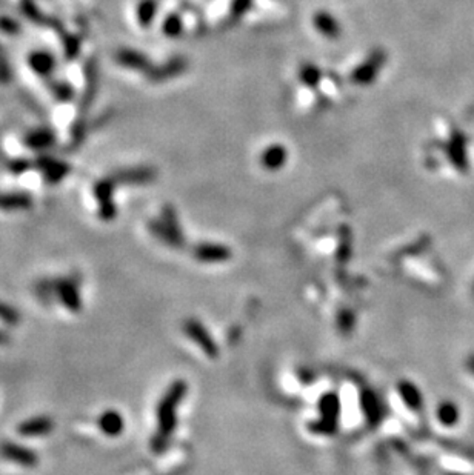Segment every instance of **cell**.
Masks as SVG:
<instances>
[{"mask_svg":"<svg viewBox=\"0 0 474 475\" xmlns=\"http://www.w3.org/2000/svg\"><path fill=\"white\" fill-rule=\"evenodd\" d=\"M62 45H63V56L66 61H74L80 54V48H82V39L79 34H70L66 33L62 37Z\"/></svg>","mask_w":474,"mask_h":475,"instance_id":"21","label":"cell"},{"mask_svg":"<svg viewBox=\"0 0 474 475\" xmlns=\"http://www.w3.org/2000/svg\"><path fill=\"white\" fill-rule=\"evenodd\" d=\"M54 281V295L62 303V306L71 313H79L82 309V297H80L79 281L72 277H61Z\"/></svg>","mask_w":474,"mask_h":475,"instance_id":"5","label":"cell"},{"mask_svg":"<svg viewBox=\"0 0 474 475\" xmlns=\"http://www.w3.org/2000/svg\"><path fill=\"white\" fill-rule=\"evenodd\" d=\"M13 79V70L6 49L0 45V85L10 84Z\"/></svg>","mask_w":474,"mask_h":475,"instance_id":"26","label":"cell"},{"mask_svg":"<svg viewBox=\"0 0 474 475\" xmlns=\"http://www.w3.org/2000/svg\"><path fill=\"white\" fill-rule=\"evenodd\" d=\"M397 389H399V394H401L402 400L406 403V406L411 407V410H414V411L420 410L422 394L416 386L410 382H402L401 384L397 386Z\"/></svg>","mask_w":474,"mask_h":475,"instance_id":"20","label":"cell"},{"mask_svg":"<svg viewBox=\"0 0 474 475\" xmlns=\"http://www.w3.org/2000/svg\"><path fill=\"white\" fill-rule=\"evenodd\" d=\"M48 88L57 100L71 102L74 99V88L66 80H48Z\"/></svg>","mask_w":474,"mask_h":475,"instance_id":"22","label":"cell"},{"mask_svg":"<svg viewBox=\"0 0 474 475\" xmlns=\"http://www.w3.org/2000/svg\"><path fill=\"white\" fill-rule=\"evenodd\" d=\"M185 394H187V383L177 380L169 386L164 397L160 398L158 411H155V415H158V433L154 434L151 440V449L154 452H164L168 448L169 440H171V435L177 426V407H179Z\"/></svg>","mask_w":474,"mask_h":475,"instance_id":"1","label":"cell"},{"mask_svg":"<svg viewBox=\"0 0 474 475\" xmlns=\"http://www.w3.org/2000/svg\"><path fill=\"white\" fill-rule=\"evenodd\" d=\"M99 428L105 435L116 437V435H121L123 433L125 421H123V417L121 415V412H117L114 410H108V411L100 414Z\"/></svg>","mask_w":474,"mask_h":475,"instance_id":"19","label":"cell"},{"mask_svg":"<svg viewBox=\"0 0 474 475\" xmlns=\"http://www.w3.org/2000/svg\"><path fill=\"white\" fill-rule=\"evenodd\" d=\"M54 429V423L47 415H37V417L28 419L20 423L17 433L24 437H40L48 435Z\"/></svg>","mask_w":474,"mask_h":475,"instance_id":"15","label":"cell"},{"mask_svg":"<svg viewBox=\"0 0 474 475\" xmlns=\"http://www.w3.org/2000/svg\"><path fill=\"white\" fill-rule=\"evenodd\" d=\"M113 180L118 185H145L154 179V169L137 166V168H125L117 169L113 174Z\"/></svg>","mask_w":474,"mask_h":475,"instance_id":"11","label":"cell"},{"mask_svg":"<svg viewBox=\"0 0 474 475\" xmlns=\"http://www.w3.org/2000/svg\"><path fill=\"white\" fill-rule=\"evenodd\" d=\"M20 10H22V13H24V16L31 20L33 24L54 29L59 36H62L66 33L62 22L54 19V17H49V16H47V14H43L42 10H39V6H37L34 0H20Z\"/></svg>","mask_w":474,"mask_h":475,"instance_id":"10","label":"cell"},{"mask_svg":"<svg viewBox=\"0 0 474 475\" xmlns=\"http://www.w3.org/2000/svg\"><path fill=\"white\" fill-rule=\"evenodd\" d=\"M150 229H151V233L158 237V239L165 242L167 244H169V247L181 248L183 244V235L181 233L176 214L171 208H165L164 212H162L160 220L151 221Z\"/></svg>","mask_w":474,"mask_h":475,"instance_id":"2","label":"cell"},{"mask_svg":"<svg viewBox=\"0 0 474 475\" xmlns=\"http://www.w3.org/2000/svg\"><path fill=\"white\" fill-rule=\"evenodd\" d=\"M116 61L118 65H122L123 68H128V70H135V71L146 72V74H150L153 71L150 61H148L142 53H139V51L131 49V48L118 49L116 54Z\"/></svg>","mask_w":474,"mask_h":475,"instance_id":"12","label":"cell"},{"mask_svg":"<svg viewBox=\"0 0 474 475\" xmlns=\"http://www.w3.org/2000/svg\"><path fill=\"white\" fill-rule=\"evenodd\" d=\"M438 419L447 426H453L459 420V410L453 402H443L438 407Z\"/></svg>","mask_w":474,"mask_h":475,"instance_id":"23","label":"cell"},{"mask_svg":"<svg viewBox=\"0 0 474 475\" xmlns=\"http://www.w3.org/2000/svg\"><path fill=\"white\" fill-rule=\"evenodd\" d=\"M56 143L54 132L48 128H36L26 132L24 137V145L29 150L34 151H45Z\"/></svg>","mask_w":474,"mask_h":475,"instance_id":"16","label":"cell"},{"mask_svg":"<svg viewBox=\"0 0 474 475\" xmlns=\"http://www.w3.org/2000/svg\"><path fill=\"white\" fill-rule=\"evenodd\" d=\"M116 188L117 183L111 176L105 177V179H100L94 185V197L99 206V217L105 221L114 220L117 215V208L114 203Z\"/></svg>","mask_w":474,"mask_h":475,"instance_id":"4","label":"cell"},{"mask_svg":"<svg viewBox=\"0 0 474 475\" xmlns=\"http://www.w3.org/2000/svg\"><path fill=\"white\" fill-rule=\"evenodd\" d=\"M466 368H468L470 373L474 375V355H471L468 361H466Z\"/></svg>","mask_w":474,"mask_h":475,"instance_id":"30","label":"cell"},{"mask_svg":"<svg viewBox=\"0 0 474 475\" xmlns=\"http://www.w3.org/2000/svg\"><path fill=\"white\" fill-rule=\"evenodd\" d=\"M99 63L95 61V57H90L85 63V86L82 100H80V109L77 114L79 117H85L88 109L94 103L95 95H98L99 91Z\"/></svg>","mask_w":474,"mask_h":475,"instance_id":"6","label":"cell"},{"mask_svg":"<svg viewBox=\"0 0 474 475\" xmlns=\"http://www.w3.org/2000/svg\"><path fill=\"white\" fill-rule=\"evenodd\" d=\"M194 257L201 262H225L231 257V251L227 247H222V244H214V243H202L196 247L194 249Z\"/></svg>","mask_w":474,"mask_h":475,"instance_id":"17","label":"cell"},{"mask_svg":"<svg viewBox=\"0 0 474 475\" xmlns=\"http://www.w3.org/2000/svg\"><path fill=\"white\" fill-rule=\"evenodd\" d=\"M36 294L43 303H49L54 299V281L53 280H40L36 285Z\"/></svg>","mask_w":474,"mask_h":475,"instance_id":"27","label":"cell"},{"mask_svg":"<svg viewBox=\"0 0 474 475\" xmlns=\"http://www.w3.org/2000/svg\"><path fill=\"white\" fill-rule=\"evenodd\" d=\"M319 410H321V420L311 425V430H314V433L317 434H325V435L335 434L337 428L339 411H340L339 397L336 394H332V392H330V394H325L321 398Z\"/></svg>","mask_w":474,"mask_h":475,"instance_id":"3","label":"cell"},{"mask_svg":"<svg viewBox=\"0 0 474 475\" xmlns=\"http://www.w3.org/2000/svg\"><path fill=\"white\" fill-rule=\"evenodd\" d=\"M362 410L365 412V417L369 421V425H377L383 419V406L379 398L376 394H373L372 391H364L360 398Z\"/></svg>","mask_w":474,"mask_h":475,"instance_id":"18","label":"cell"},{"mask_svg":"<svg viewBox=\"0 0 474 475\" xmlns=\"http://www.w3.org/2000/svg\"><path fill=\"white\" fill-rule=\"evenodd\" d=\"M28 65L31 66V70L40 76L42 79H49L56 71V57L49 53V51H34L28 57Z\"/></svg>","mask_w":474,"mask_h":475,"instance_id":"14","label":"cell"},{"mask_svg":"<svg viewBox=\"0 0 474 475\" xmlns=\"http://www.w3.org/2000/svg\"><path fill=\"white\" fill-rule=\"evenodd\" d=\"M6 166H8L10 173H13L14 176H22L26 171L34 169V162L29 159H11L6 162Z\"/></svg>","mask_w":474,"mask_h":475,"instance_id":"28","label":"cell"},{"mask_svg":"<svg viewBox=\"0 0 474 475\" xmlns=\"http://www.w3.org/2000/svg\"><path fill=\"white\" fill-rule=\"evenodd\" d=\"M0 31L8 36H17L22 31V26L16 19L10 16H0Z\"/></svg>","mask_w":474,"mask_h":475,"instance_id":"29","label":"cell"},{"mask_svg":"<svg viewBox=\"0 0 474 475\" xmlns=\"http://www.w3.org/2000/svg\"><path fill=\"white\" fill-rule=\"evenodd\" d=\"M183 331L191 340H194V343L201 348V350L206 355H208V357H211V359L217 357V352H219L217 346H216V343H214V340L211 338L210 332L206 331V328L201 322L194 320V318H190V320L185 322Z\"/></svg>","mask_w":474,"mask_h":475,"instance_id":"8","label":"cell"},{"mask_svg":"<svg viewBox=\"0 0 474 475\" xmlns=\"http://www.w3.org/2000/svg\"><path fill=\"white\" fill-rule=\"evenodd\" d=\"M34 162V169L42 173L43 179L49 185L61 183L70 174L71 166L66 162L51 157V155H39Z\"/></svg>","mask_w":474,"mask_h":475,"instance_id":"7","label":"cell"},{"mask_svg":"<svg viewBox=\"0 0 474 475\" xmlns=\"http://www.w3.org/2000/svg\"><path fill=\"white\" fill-rule=\"evenodd\" d=\"M0 320L8 326H16L20 323V313L8 303L0 302Z\"/></svg>","mask_w":474,"mask_h":475,"instance_id":"25","label":"cell"},{"mask_svg":"<svg viewBox=\"0 0 474 475\" xmlns=\"http://www.w3.org/2000/svg\"><path fill=\"white\" fill-rule=\"evenodd\" d=\"M33 206V197L24 191H0V211H28Z\"/></svg>","mask_w":474,"mask_h":475,"instance_id":"13","label":"cell"},{"mask_svg":"<svg viewBox=\"0 0 474 475\" xmlns=\"http://www.w3.org/2000/svg\"><path fill=\"white\" fill-rule=\"evenodd\" d=\"M0 457L25 467H34L39 462L33 449L13 442H3L0 444Z\"/></svg>","mask_w":474,"mask_h":475,"instance_id":"9","label":"cell"},{"mask_svg":"<svg viewBox=\"0 0 474 475\" xmlns=\"http://www.w3.org/2000/svg\"><path fill=\"white\" fill-rule=\"evenodd\" d=\"M155 10H158V6H155L154 0H142V2H140L139 6H137V20H139V24L142 25V26L150 25L151 20L154 19Z\"/></svg>","mask_w":474,"mask_h":475,"instance_id":"24","label":"cell"}]
</instances>
